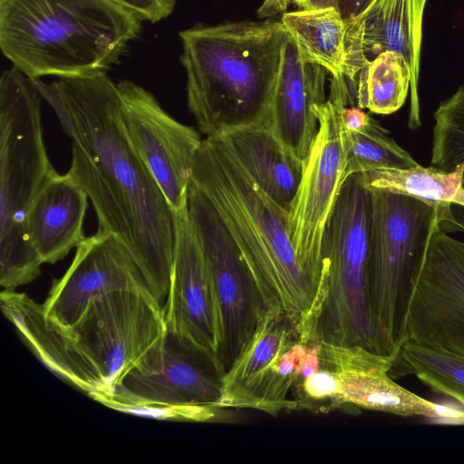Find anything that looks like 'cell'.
Masks as SVG:
<instances>
[{"label": "cell", "mask_w": 464, "mask_h": 464, "mask_svg": "<svg viewBox=\"0 0 464 464\" xmlns=\"http://www.w3.org/2000/svg\"><path fill=\"white\" fill-rule=\"evenodd\" d=\"M31 81L70 139L68 173L92 202L98 229L127 248L162 305L174 260L175 211L130 141L117 83L107 73Z\"/></svg>", "instance_id": "6da1fadb"}, {"label": "cell", "mask_w": 464, "mask_h": 464, "mask_svg": "<svg viewBox=\"0 0 464 464\" xmlns=\"http://www.w3.org/2000/svg\"><path fill=\"white\" fill-rule=\"evenodd\" d=\"M0 304L34 355L90 397L111 395L166 331L163 306L149 289L94 298L67 329L48 323L42 304L25 294L4 289Z\"/></svg>", "instance_id": "7a4b0ae2"}, {"label": "cell", "mask_w": 464, "mask_h": 464, "mask_svg": "<svg viewBox=\"0 0 464 464\" xmlns=\"http://www.w3.org/2000/svg\"><path fill=\"white\" fill-rule=\"evenodd\" d=\"M190 181L233 238L264 307L299 324L311 308L314 289L296 257L288 212L258 186L222 134L202 140Z\"/></svg>", "instance_id": "3957f363"}, {"label": "cell", "mask_w": 464, "mask_h": 464, "mask_svg": "<svg viewBox=\"0 0 464 464\" xmlns=\"http://www.w3.org/2000/svg\"><path fill=\"white\" fill-rule=\"evenodd\" d=\"M281 21L235 22L179 33L187 102L208 136L261 122L278 76Z\"/></svg>", "instance_id": "277c9868"}, {"label": "cell", "mask_w": 464, "mask_h": 464, "mask_svg": "<svg viewBox=\"0 0 464 464\" xmlns=\"http://www.w3.org/2000/svg\"><path fill=\"white\" fill-rule=\"evenodd\" d=\"M141 23L111 0H0V48L29 79L107 73Z\"/></svg>", "instance_id": "5b68a950"}, {"label": "cell", "mask_w": 464, "mask_h": 464, "mask_svg": "<svg viewBox=\"0 0 464 464\" xmlns=\"http://www.w3.org/2000/svg\"><path fill=\"white\" fill-rule=\"evenodd\" d=\"M43 97L12 66L0 78V285L5 290L34 281L44 264L26 231L30 206L55 171L44 143Z\"/></svg>", "instance_id": "8992f818"}, {"label": "cell", "mask_w": 464, "mask_h": 464, "mask_svg": "<svg viewBox=\"0 0 464 464\" xmlns=\"http://www.w3.org/2000/svg\"><path fill=\"white\" fill-rule=\"evenodd\" d=\"M371 192L360 173L340 188L323 244V269L311 308L298 324L302 342L360 345L375 353L369 305Z\"/></svg>", "instance_id": "52a82bcc"}, {"label": "cell", "mask_w": 464, "mask_h": 464, "mask_svg": "<svg viewBox=\"0 0 464 464\" xmlns=\"http://www.w3.org/2000/svg\"><path fill=\"white\" fill-rule=\"evenodd\" d=\"M368 189L372 199L369 305L375 353L398 360L409 341L407 314L414 281L434 225L449 203Z\"/></svg>", "instance_id": "ba28073f"}, {"label": "cell", "mask_w": 464, "mask_h": 464, "mask_svg": "<svg viewBox=\"0 0 464 464\" xmlns=\"http://www.w3.org/2000/svg\"><path fill=\"white\" fill-rule=\"evenodd\" d=\"M353 104L343 75L332 76L319 111V130L288 214L290 237L302 270L315 290L323 269L326 226L345 179L347 146L342 111Z\"/></svg>", "instance_id": "9c48e42d"}, {"label": "cell", "mask_w": 464, "mask_h": 464, "mask_svg": "<svg viewBox=\"0 0 464 464\" xmlns=\"http://www.w3.org/2000/svg\"><path fill=\"white\" fill-rule=\"evenodd\" d=\"M187 207L214 292L222 376L250 339L264 304L233 238L207 197L190 181Z\"/></svg>", "instance_id": "30bf717a"}, {"label": "cell", "mask_w": 464, "mask_h": 464, "mask_svg": "<svg viewBox=\"0 0 464 464\" xmlns=\"http://www.w3.org/2000/svg\"><path fill=\"white\" fill-rule=\"evenodd\" d=\"M221 373L215 359L183 334L166 327L160 341L100 403L205 405L221 397Z\"/></svg>", "instance_id": "8fae6325"}, {"label": "cell", "mask_w": 464, "mask_h": 464, "mask_svg": "<svg viewBox=\"0 0 464 464\" xmlns=\"http://www.w3.org/2000/svg\"><path fill=\"white\" fill-rule=\"evenodd\" d=\"M409 341L464 357V243L436 222L411 294Z\"/></svg>", "instance_id": "7c38bea8"}, {"label": "cell", "mask_w": 464, "mask_h": 464, "mask_svg": "<svg viewBox=\"0 0 464 464\" xmlns=\"http://www.w3.org/2000/svg\"><path fill=\"white\" fill-rule=\"evenodd\" d=\"M127 135L174 211L187 193L202 139L194 128L169 114L154 94L138 83L117 82Z\"/></svg>", "instance_id": "4fadbf2b"}, {"label": "cell", "mask_w": 464, "mask_h": 464, "mask_svg": "<svg viewBox=\"0 0 464 464\" xmlns=\"http://www.w3.org/2000/svg\"><path fill=\"white\" fill-rule=\"evenodd\" d=\"M298 340L295 320L264 307L250 339L220 378L217 407L253 409L270 415L297 409L298 401L290 397L296 382L279 370L278 361Z\"/></svg>", "instance_id": "5bb4252c"}, {"label": "cell", "mask_w": 464, "mask_h": 464, "mask_svg": "<svg viewBox=\"0 0 464 464\" xmlns=\"http://www.w3.org/2000/svg\"><path fill=\"white\" fill-rule=\"evenodd\" d=\"M130 289L150 290L127 248L112 234L97 229L76 247L70 266L53 280L42 307L48 323L67 329L92 299Z\"/></svg>", "instance_id": "9a60e30c"}, {"label": "cell", "mask_w": 464, "mask_h": 464, "mask_svg": "<svg viewBox=\"0 0 464 464\" xmlns=\"http://www.w3.org/2000/svg\"><path fill=\"white\" fill-rule=\"evenodd\" d=\"M175 216L174 260L163 305L166 327L188 338L215 359L219 368L218 310L205 258L187 204Z\"/></svg>", "instance_id": "2e32d148"}, {"label": "cell", "mask_w": 464, "mask_h": 464, "mask_svg": "<svg viewBox=\"0 0 464 464\" xmlns=\"http://www.w3.org/2000/svg\"><path fill=\"white\" fill-rule=\"evenodd\" d=\"M321 364L332 370L340 383L333 406L352 405L401 417L437 418L439 406L396 383L390 372L397 359L360 345L320 343Z\"/></svg>", "instance_id": "e0dca14e"}, {"label": "cell", "mask_w": 464, "mask_h": 464, "mask_svg": "<svg viewBox=\"0 0 464 464\" xmlns=\"http://www.w3.org/2000/svg\"><path fill=\"white\" fill-rule=\"evenodd\" d=\"M327 71L305 61L287 34L276 86L260 123L304 161L319 130V111L324 104Z\"/></svg>", "instance_id": "ac0fdd59"}, {"label": "cell", "mask_w": 464, "mask_h": 464, "mask_svg": "<svg viewBox=\"0 0 464 464\" xmlns=\"http://www.w3.org/2000/svg\"><path fill=\"white\" fill-rule=\"evenodd\" d=\"M88 196L67 172L56 170L33 200L26 218L29 241L44 264H54L84 239Z\"/></svg>", "instance_id": "d6986e66"}, {"label": "cell", "mask_w": 464, "mask_h": 464, "mask_svg": "<svg viewBox=\"0 0 464 464\" xmlns=\"http://www.w3.org/2000/svg\"><path fill=\"white\" fill-rule=\"evenodd\" d=\"M427 0H372L359 18L362 31V52L371 61L385 51L400 53L411 73V102L409 125H420L417 83L422 34V17Z\"/></svg>", "instance_id": "ffe728a7"}, {"label": "cell", "mask_w": 464, "mask_h": 464, "mask_svg": "<svg viewBox=\"0 0 464 464\" xmlns=\"http://www.w3.org/2000/svg\"><path fill=\"white\" fill-rule=\"evenodd\" d=\"M220 134L258 186L289 214L303 179L304 161L260 122Z\"/></svg>", "instance_id": "44dd1931"}, {"label": "cell", "mask_w": 464, "mask_h": 464, "mask_svg": "<svg viewBox=\"0 0 464 464\" xmlns=\"http://www.w3.org/2000/svg\"><path fill=\"white\" fill-rule=\"evenodd\" d=\"M280 21L305 61L343 75L346 21L336 7L285 12Z\"/></svg>", "instance_id": "7402d4cb"}, {"label": "cell", "mask_w": 464, "mask_h": 464, "mask_svg": "<svg viewBox=\"0 0 464 464\" xmlns=\"http://www.w3.org/2000/svg\"><path fill=\"white\" fill-rule=\"evenodd\" d=\"M411 82L409 64L398 53L385 51L367 61L356 78L355 102L376 114H391L404 104Z\"/></svg>", "instance_id": "603a6c76"}, {"label": "cell", "mask_w": 464, "mask_h": 464, "mask_svg": "<svg viewBox=\"0 0 464 464\" xmlns=\"http://www.w3.org/2000/svg\"><path fill=\"white\" fill-rule=\"evenodd\" d=\"M464 166L446 172L418 165L409 169H378L360 173L370 189H382L432 203L453 204L461 190Z\"/></svg>", "instance_id": "cb8c5ba5"}, {"label": "cell", "mask_w": 464, "mask_h": 464, "mask_svg": "<svg viewBox=\"0 0 464 464\" xmlns=\"http://www.w3.org/2000/svg\"><path fill=\"white\" fill-rule=\"evenodd\" d=\"M344 131L347 146L345 179L352 174L378 169H409L420 165L372 117L361 130Z\"/></svg>", "instance_id": "d4e9b609"}, {"label": "cell", "mask_w": 464, "mask_h": 464, "mask_svg": "<svg viewBox=\"0 0 464 464\" xmlns=\"http://www.w3.org/2000/svg\"><path fill=\"white\" fill-rule=\"evenodd\" d=\"M399 360L431 391L455 399L464 408V357L408 341Z\"/></svg>", "instance_id": "484cf974"}, {"label": "cell", "mask_w": 464, "mask_h": 464, "mask_svg": "<svg viewBox=\"0 0 464 464\" xmlns=\"http://www.w3.org/2000/svg\"><path fill=\"white\" fill-rule=\"evenodd\" d=\"M431 166L446 172L464 166V85L434 112Z\"/></svg>", "instance_id": "4316f807"}, {"label": "cell", "mask_w": 464, "mask_h": 464, "mask_svg": "<svg viewBox=\"0 0 464 464\" xmlns=\"http://www.w3.org/2000/svg\"><path fill=\"white\" fill-rule=\"evenodd\" d=\"M105 406L129 414L179 421L205 422L215 419L218 408L205 405H165L137 404L127 405L108 403Z\"/></svg>", "instance_id": "83f0119b"}, {"label": "cell", "mask_w": 464, "mask_h": 464, "mask_svg": "<svg viewBox=\"0 0 464 464\" xmlns=\"http://www.w3.org/2000/svg\"><path fill=\"white\" fill-rule=\"evenodd\" d=\"M296 387L300 391V398L311 401H329L332 406L340 392L338 378L332 370L322 364L318 371L304 378Z\"/></svg>", "instance_id": "f1b7e54d"}, {"label": "cell", "mask_w": 464, "mask_h": 464, "mask_svg": "<svg viewBox=\"0 0 464 464\" xmlns=\"http://www.w3.org/2000/svg\"><path fill=\"white\" fill-rule=\"evenodd\" d=\"M139 16L142 22L159 23L174 11L177 0H111Z\"/></svg>", "instance_id": "f546056e"}, {"label": "cell", "mask_w": 464, "mask_h": 464, "mask_svg": "<svg viewBox=\"0 0 464 464\" xmlns=\"http://www.w3.org/2000/svg\"><path fill=\"white\" fill-rule=\"evenodd\" d=\"M453 205L456 209L453 208L452 204L448 206L439 220V225L444 232L464 233V208Z\"/></svg>", "instance_id": "4dcf8cb0"}, {"label": "cell", "mask_w": 464, "mask_h": 464, "mask_svg": "<svg viewBox=\"0 0 464 464\" xmlns=\"http://www.w3.org/2000/svg\"><path fill=\"white\" fill-rule=\"evenodd\" d=\"M370 115L357 105H346L342 111V123L346 131H357L366 125Z\"/></svg>", "instance_id": "1f68e13d"}, {"label": "cell", "mask_w": 464, "mask_h": 464, "mask_svg": "<svg viewBox=\"0 0 464 464\" xmlns=\"http://www.w3.org/2000/svg\"><path fill=\"white\" fill-rule=\"evenodd\" d=\"M372 1V0H336V8L344 20H350L362 13Z\"/></svg>", "instance_id": "d6a6232c"}, {"label": "cell", "mask_w": 464, "mask_h": 464, "mask_svg": "<svg viewBox=\"0 0 464 464\" xmlns=\"http://www.w3.org/2000/svg\"><path fill=\"white\" fill-rule=\"evenodd\" d=\"M293 0H264L257 11L259 17H267L285 11Z\"/></svg>", "instance_id": "836d02e7"}, {"label": "cell", "mask_w": 464, "mask_h": 464, "mask_svg": "<svg viewBox=\"0 0 464 464\" xmlns=\"http://www.w3.org/2000/svg\"><path fill=\"white\" fill-rule=\"evenodd\" d=\"M299 9L336 7V0H293Z\"/></svg>", "instance_id": "e575fe53"}, {"label": "cell", "mask_w": 464, "mask_h": 464, "mask_svg": "<svg viewBox=\"0 0 464 464\" xmlns=\"http://www.w3.org/2000/svg\"><path fill=\"white\" fill-rule=\"evenodd\" d=\"M461 188L464 190V169H463V175H462V184Z\"/></svg>", "instance_id": "d590c367"}]
</instances>
